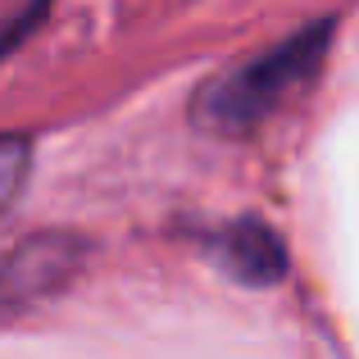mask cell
I'll return each mask as SVG.
<instances>
[{
	"label": "cell",
	"mask_w": 359,
	"mask_h": 359,
	"mask_svg": "<svg viewBox=\"0 0 359 359\" xmlns=\"http://www.w3.org/2000/svg\"><path fill=\"white\" fill-rule=\"evenodd\" d=\"M332 27H337L332 18L309 23L296 36L278 41L273 50L255 55L245 64H232L228 73L210 78L191 96V128L205 132V137H223V141L250 137L255 128H264L291 96H300L323 73Z\"/></svg>",
	"instance_id": "obj_1"
},
{
	"label": "cell",
	"mask_w": 359,
	"mask_h": 359,
	"mask_svg": "<svg viewBox=\"0 0 359 359\" xmlns=\"http://www.w3.org/2000/svg\"><path fill=\"white\" fill-rule=\"evenodd\" d=\"M91 255V241L78 232L46 228L32 237L14 241L0 255V323H14L27 309L46 305L50 296L73 287Z\"/></svg>",
	"instance_id": "obj_2"
},
{
	"label": "cell",
	"mask_w": 359,
	"mask_h": 359,
	"mask_svg": "<svg viewBox=\"0 0 359 359\" xmlns=\"http://www.w3.org/2000/svg\"><path fill=\"white\" fill-rule=\"evenodd\" d=\"M214 264L241 287H273L287 278V245L264 219H237L214 237Z\"/></svg>",
	"instance_id": "obj_3"
},
{
	"label": "cell",
	"mask_w": 359,
	"mask_h": 359,
	"mask_svg": "<svg viewBox=\"0 0 359 359\" xmlns=\"http://www.w3.org/2000/svg\"><path fill=\"white\" fill-rule=\"evenodd\" d=\"M27 168H32V141L18 132H0V214L18 201Z\"/></svg>",
	"instance_id": "obj_4"
},
{
	"label": "cell",
	"mask_w": 359,
	"mask_h": 359,
	"mask_svg": "<svg viewBox=\"0 0 359 359\" xmlns=\"http://www.w3.org/2000/svg\"><path fill=\"white\" fill-rule=\"evenodd\" d=\"M32 18H36V9H32V14H18V18H14V23H0V55H5V50H9V46H14V41H18V36H23V32H27V27H32Z\"/></svg>",
	"instance_id": "obj_5"
}]
</instances>
